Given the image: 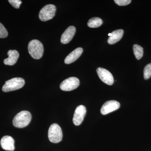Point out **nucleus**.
Instances as JSON below:
<instances>
[{
	"label": "nucleus",
	"mask_w": 151,
	"mask_h": 151,
	"mask_svg": "<svg viewBox=\"0 0 151 151\" xmlns=\"http://www.w3.org/2000/svg\"><path fill=\"white\" fill-rule=\"evenodd\" d=\"M31 119L32 115L30 112L22 111L15 116L13 120V124L17 128H24L29 125Z\"/></svg>",
	"instance_id": "obj_1"
},
{
	"label": "nucleus",
	"mask_w": 151,
	"mask_h": 151,
	"mask_svg": "<svg viewBox=\"0 0 151 151\" xmlns=\"http://www.w3.org/2000/svg\"><path fill=\"white\" fill-rule=\"evenodd\" d=\"M28 49L29 54L34 59H40L43 55V45L37 40H33L29 42Z\"/></svg>",
	"instance_id": "obj_2"
},
{
	"label": "nucleus",
	"mask_w": 151,
	"mask_h": 151,
	"mask_svg": "<svg viewBox=\"0 0 151 151\" xmlns=\"http://www.w3.org/2000/svg\"><path fill=\"white\" fill-rule=\"evenodd\" d=\"M25 81L22 78H14L6 81L2 87L4 92H9L21 89L24 86Z\"/></svg>",
	"instance_id": "obj_3"
},
{
	"label": "nucleus",
	"mask_w": 151,
	"mask_h": 151,
	"mask_svg": "<svg viewBox=\"0 0 151 151\" xmlns=\"http://www.w3.org/2000/svg\"><path fill=\"white\" fill-rule=\"evenodd\" d=\"M48 136L49 140L52 143H58L62 140V131L58 124H52L49 129Z\"/></svg>",
	"instance_id": "obj_4"
},
{
	"label": "nucleus",
	"mask_w": 151,
	"mask_h": 151,
	"mask_svg": "<svg viewBox=\"0 0 151 151\" xmlns=\"http://www.w3.org/2000/svg\"><path fill=\"white\" fill-rule=\"evenodd\" d=\"M56 11V6L54 5H47L41 9L39 17L42 21H47L53 18Z\"/></svg>",
	"instance_id": "obj_5"
},
{
	"label": "nucleus",
	"mask_w": 151,
	"mask_h": 151,
	"mask_svg": "<svg viewBox=\"0 0 151 151\" xmlns=\"http://www.w3.org/2000/svg\"><path fill=\"white\" fill-rule=\"evenodd\" d=\"M80 81L78 78L70 77L65 79L60 84V89L64 91H70L74 90L79 86Z\"/></svg>",
	"instance_id": "obj_6"
},
{
	"label": "nucleus",
	"mask_w": 151,
	"mask_h": 151,
	"mask_svg": "<svg viewBox=\"0 0 151 151\" xmlns=\"http://www.w3.org/2000/svg\"><path fill=\"white\" fill-rule=\"evenodd\" d=\"M97 72L101 81L108 85H112L114 83V78L112 73L103 68H98Z\"/></svg>",
	"instance_id": "obj_7"
},
{
	"label": "nucleus",
	"mask_w": 151,
	"mask_h": 151,
	"mask_svg": "<svg viewBox=\"0 0 151 151\" xmlns=\"http://www.w3.org/2000/svg\"><path fill=\"white\" fill-rule=\"evenodd\" d=\"M86 112V108L83 105L78 106L76 109L73 119V124L79 126L84 120Z\"/></svg>",
	"instance_id": "obj_8"
},
{
	"label": "nucleus",
	"mask_w": 151,
	"mask_h": 151,
	"mask_svg": "<svg viewBox=\"0 0 151 151\" xmlns=\"http://www.w3.org/2000/svg\"><path fill=\"white\" fill-rule=\"evenodd\" d=\"M120 107V104L116 100H110L105 102L101 108V113L103 115H106L118 110Z\"/></svg>",
	"instance_id": "obj_9"
},
{
	"label": "nucleus",
	"mask_w": 151,
	"mask_h": 151,
	"mask_svg": "<svg viewBox=\"0 0 151 151\" xmlns=\"http://www.w3.org/2000/svg\"><path fill=\"white\" fill-rule=\"evenodd\" d=\"M76 31V28L73 26L66 29L61 36L60 39L61 43L65 44L70 42L75 35Z\"/></svg>",
	"instance_id": "obj_10"
},
{
	"label": "nucleus",
	"mask_w": 151,
	"mask_h": 151,
	"mask_svg": "<svg viewBox=\"0 0 151 151\" xmlns=\"http://www.w3.org/2000/svg\"><path fill=\"white\" fill-rule=\"evenodd\" d=\"M1 145L2 148L5 150L13 151L14 150V140L10 136L3 137L1 140Z\"/></svg>",
	"instance_id": "obj_11"
},
{
	"label": "nucleus",
	"mask_w": 151,
	"mask_h": 151,
	"mask_svg": "<svg viewBox=\"0 0 151 151\" xmlns=\"http://www.w3.org/2000/svg\"><path fill=\"white\" fill-rule=\"evenodd\" d=\"M83 50L81 47H78L73 50L65 58L64 62L68 64L74 62L80 57L83 52Z\"/></svg>",
	"instance_id": "obj_12"
},
{
	"label": "nucleus",
	"mask_w": 151,
	"mask_h": 151,
	"mask_svg": "<svg viewBox=\"0 0 151 151\" xmlns=\"http://www.w3.org/2000/svg\"><path fill=\"white\" fill-rule=\"evenodd\" d=\"M9 57L4 60V63L6 65H14L18 59L19 53L16 50H9L8 52Z\"/></svg>",
	"instance_id": "obj_13"
},
{
	"label": "nucleus",
	"mask_w": 151,
	"mask_h": 151,
	"mask_svg": "<svg viewBox=\"0 0 151 151\" xmlns=\"http://www.w3.org/2000/svg\"><path fill=\"white\" fill-rule=\"evenodd\" d=\"M124 33V31L120 29L116 30L111 33V35L109 36L108 40L109 44L113 45L121 40Z\"/></svg>",
	"instance_id": "obj_14"
},
{
	"label": "nucleus",
	"mask_w": 151,
	"mask_h": 151,
	"mask_svg": "<svg viewBox=\"0 0 151 151\" xmlns=\"http://www.w3.org/2000/svg\"><path fill=\"white\" fill-rule=\"evenodd\" d=\"M103 22V20L100 18H92L89 20L87 23V25L90 28H97L100 27Z\"/></svg>",
	"instance_id": "obj_15"
},
{
	"label": "nucleus",
	"mask_w": 151,
	"mask_h": 151,
	"mask_svg": "<svg viewBox=\"0 0 151 151\" xmlns=\"http://www.w3.org/2000/svg\"><path fill=\"white\" fill-rule=\"evenodd\" d=\"M133 51L135 57L137 60L140 59L143 55V48L142 47L138 45H134L133 46Z\"/></svg>",
	"instance_id": "obj_16"
},
{
	"label": "nucleus",
	"mask_w": 151,
	"mask_h": 151,
	"mask_svg": "<svg viewBox=\"0 0 151 151\" xmlns=\"http://www.w3.org/2000/svg\"><path fill=\"white\" fill-rule=\"evenodd\" d=\"M151 76V63L146 65L144 68V77L146 80H147Z\"/></svg>",
	"instance_id": "obj_17"
},
{
	"label": "nucleus",
	"mask_w": 151,
	"mask_h": 151,
	"mask_svg": "<svg viewBox=\"0 0 151 151\" xmlns=\"http://www.w3.org/2000/svg\"><path fill=\"white\" fill-rule=\"evenodd\" d=\"M8 35V33L4 26L0 23V38H4Z\"/></svg>",
	"instance_id": "obj_18"
},
{
	"label": "nucleus",
	"mask_w": 151,
	"mask_h": 151,
	"mask_svg": "<svg viewBox=\"0 0 151 151\" xmlns=\"http://www.w3.org/2000/svg\"><path fill=\"white\" fill-rule=\"evenodd\" d=\"M116 4L120 6H125L129 4L132 1L131 0H115Z\"/></svg>",
	"instance_id": "obj_19"
},
{
	"label": "nucleus",
	"mask_w": 151,
	"mask_h": 151,
	"mask_svg": "<svg viewBox=\"0 0 151 151\" xmlns=\"http://www.w3.org/2000/svg\"><path fill=\"white\" fill-rule=\"evenodd\" d=\"M9 3L12 5L14 8L16 9H19L22 2L20 0H9Z\"/></svg>",
	"instance_id": "obj_20"
}]
</instances>
